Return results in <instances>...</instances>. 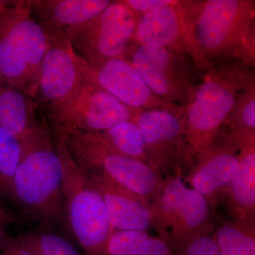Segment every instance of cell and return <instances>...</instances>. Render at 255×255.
Masks as SVG:
<instances>
[{
    "mask_svg": "<svg viewBox=\"0 0 255 255\" xmlns=\"http://www.w3.org/2000/svg\"><path fill=\"white\" fill-rule=\"evenodd\" d=\"M20 142L21 158L13 182L11 203L38 223V228H68L61 163L46 120L38 119Z\"/></svg>",
    "mask_w": 255,
    "mask_h": 255,
    "instance_id": "cell-1",
    "label": "cell"
},
{
    "mask_svg": "<svg viewBox=\"0 0 255 255\" xmlns=\"http://www.w3.org/2000/svg\"><path fill=\"white\" fill-rule=\"evenodd\" d=\"M199 79L182 116L189 170L224 127L238 93L255 85V68L237 61L212 64Z\"/></svg>",
    "mask_w": 255,
    "mask_h": 255,
    "instance_id": "cell-2",
    "label": "cell"
},
{
    "mask_svg": "<svg viewBox=\"0 0 255 255\" xmlns=\"http://www.w3.org/2000/svg\"><path fill=\"white\" fill-rule=\"evenodd\" d=\"M194 35L199 78L212 64L237 61L255 68V1H201Z\"/></svg>",
    "mask_w": 255,
    "mask_h": 255,
    "instance_id": "cell-3",
    "label": "cell"
},
{
    "mask_svg": "<svg viewBox=\"0 0 255 255\" xmlns=\"http://www.w3.org/2000/svg\"><path fill=\"white\" fill-rule=\"evenodd\" d=\"M49 35L31 13V1H0V78L36 100Z\"/></svg>",
    "mask_w": 255,
    "mask_h": 255,
    "instance_id": "cell-4",
    "label": "cell"
},
{
    "mask_svg": "<svg viewBox=\"0 0 255 255\" xmlns=\"http://www.w3.org/2000/svg\"><path fill=\"white\" fill-rule=\"evenodd\" d=\"M74 162L87 174L102 176L141 196L149 204L158 197L164 178L151 164L114 150L99 135L66 127L51 128Z\"/></svg>",
    "mask_w": 255,
    "mask_h": 255,
    "instance_id": "cell-5",
    "label": "cell"
},
{
    "mask_svg": "<svg viewBox=\"0 0 255 255\" xmlns=\"http://www.w3.org/2000/svg\"><path fill=\"white\" fill-rule=\"evenodd\" d=\"M53 134L63 172L68 230L81 247L84 255H105L111 228L103 199L88 175L74 162L63 140Z\"/></svg>",
    "mask_w": 255,
    "mask_h": 255,
    "instance_id": "cell-6",
    "label": "cell"
},
{
    "mask_svg": "<svg viewBox=\"0 0 255 255\" xmlns=\"http://www.w3.org/2000/svg\"><path fill=\"white\" fill-rule=\"evenodd\" d=\"M124 55L153 93L164 102L182 107L190 102L199 84L196 83L198 73L190 57L167 48L142 46L135 41Z\"/></svg>",
    "mask_w": 255,
    "mask_h": 255,
    "instance_id": "cell-7",
    "label": "cell"
},
{
    "mask_svg": "<svg viewBox=\"0 0 255 255\" xmlns=\"http://www.w3.org/2000/svg\"><path fill=\"white\" fill-rule=\"evenodd\" d=\"M44 109L51 128L66 127L93 133L131 119L138 111L86 80L61 102Z\"/></svg>",
    "mask_w": 255,
    "mask_h": 255,
    "instance_id": "cell-8",
    "label": "cell"
},
{
    "mask_svg": "<svg viewBox=\"0 0 255 255\" xmlns=\"http://www.w3.org/2000/svg\"><path fill=\"white\" fill-rule=\"evenodd\" d=\"M142 14L113 1L95 18L68 33L75 52L88 64L124 55L135 40Z\"/></svg>",
    "mask_w": 255,
    "mask_h": 255,
    "instance_id": "cell-9",
    "label": "cell"
},
{
    "mask_svg": "<svg viewBox=\"0 0 255 255\" xmlns=\"http://www.w3.org/2000/svg\"><path fill=\"white\" fill-rule=\"evenodd\" d=\"M201 2L175 0L169 6L142 14L134 41L142 46L167 48L187 55L196 68L199 56L194 28Z\"/></svg>",
    "mask_w": 255,
    "mask_h": 255,
    "instance_id": "cell-10",
    "label": "cell"
},
{
    "mask_svg": "<svg viewBox=\"0 0 255 255\" xmlns=\"http://www.w3.org/2000/svg\"><path fill=\"white\" fill-rule=\"evenodd\" d=\"M131 119L143 135L149 164L162 177L182 174L184 152L182 116L155 109L137 111Z\"/></svg>",
    "mask_w": 255,
    "mask_h": 255,
    "instance_id": "cell-11",
    "label": "cell"
},
{
    "mask_svg": "<svg viewBox=\"0 0 255 255\" xmlns=\"http://www.w3.org/2000/svg\"><path fill=\"white\" fill-rule=\"evenodd\" d=\"M85 80L101 87L130 108L162 109L183 116L184 107L164 102L150 90L126 55L88 64Z\"/></svg>",
    "mask_w": 255,
    "mask_h": 255,
    "instance_id": "cell-12",
    "label": "cell"
},
{
    "mask_svg": "<svg viewBox=\"0 0 255 255\" xmlns=\"http://www.w3.org/2000/svg\"><path fill=\"white\" fill-rule=\"evenodd\" d=\"M42 60L37 90V107L61 102L85 81L88 63L75 52L67 35L49 34Z\"/></svg>",
    "mask_w": 255,
    "mask_h": 255,
    "instance_id": "cell-13",
    "label": "cell"
},
{
    "mask_svg": "<svg viewBox=\"0 0 255 255\" xmlns=\"http://www.w3.org/2000/svg\"><path fill=\"white\" fill-rule=\"evenodd\" d=\"M238 164V147L233 134L223 127L214 141L195 161L183 180L204 196L212 214L225 193Z\"/></svg>",
    "mask_w": 255,
    "mask_h": 255,
    "instance_id": "cell-14",
    "label": "cell"
},
{
    "mask_svg": "<svg viewBox=\"0 0 255 255\" xmlns=\"http://www.w3.org/2000/svg\"><path fill=\"white\" fill-rule=\"evenodd\" d=\"M105 203L111 232L154 229L150 204L141 196L102 176L87 174Z\"/></svg>",
    "mask_w": 255,
    "mask_h": 255,
    "instance_id": "cell-15",
    "label": "cell"
},
{
    "mask_svg": "<svg viewBox=\"0 0 255 255\" xmlns=\"http://www.w3.org/2000/svg\"><path fill=\"white\" fill-rule=\"evenodd\" d=\"M231 132L238 147V164L223 200L233 220L255 223V130Z\"/></svg>",
    "mask_w": 255,
    "mask_h": 255,
    "instance_id": "cell-16",
    "label": "cell"
},
{
    "mask_svg": "<svg viewBox=\"0 0 255 255\" xmlns=\"http://www.w3.org/2000/svg\"><path fill=\"white\" fill-rule=\"evenodd\" d=\"M111 0H33L31 13L48 33H68L100 14Z\"/></svg>",
    "mask_w": 255,
    "mask_h": 255,
    "instance_id": "cell-17",
    "label": "cell"
},
{
    "mask_svg": "<svg viewBox=\"0 0 255 255\" xmlns=\"http://www.w3.org/2000/svg\"><path fill=\"white\" fill-rule=\"evenodd\" d=\"M212 216L204 196L194 189H188L165 238L174 255L191 242L209 233Z\"/></svg>",
    "mask_w": 255,
    "mask_h": 255,
    "instance_id": "cell-18",
    "label": "cell"
},
{
    "mask_svg": "<svg viewBox=\"0 0 255 255\" xmlns=\"http://www.w3.org/2000/svg\"><path fill=\"white\" fill-rule=\"evenodd\" d=\"M37 108L34 98L0 78V127L21 140L38 120Z\"/></svg>",
    "mask_w": 255,
    "mask_h": 255,
    "instance_id": "cell-19",
    "label": "cell"
},
{
    "mask_svg": "<svg viewBox=\"0 0 255 255\" xmlns=\"http://www.w3.org/2000/svg\"><path fill=\"white\" fill-rule=\"evenodd\" d=\"M105 255H174L164 238L150 236L147 231L111 232Z\"/></svg>",
    "mask_w": 255,
    "mask_h": 255,
    "instance_id": "cell-20",
    "label": "cell"
},
{
    "mask_svg": "<svg viewBox=\"0 0 255 255\" xmlns=\"http://www.w3.org/2000/svg\"><path fill=\"white\" fill-rule=\"evenodd\" d=\"M187 189L182 174H172L164 179L160 194L150 204L154 229L158 232L160 237L165 239L184 200Z\"/></svg>",
    "mask_w": 255,
    "mask_h": 255,
    "instance_id": "cell-21",
    "label": "cell"
},
{
    "mask_svg": "<svg viewBox=\"0 0 255 255\" xmlns=\"http://www.w3.org/2000/svg\"><path fill=\"white\" fill-rule=\"evenodd\" d=\"M213 236L222 255H255V223L225 221Z\"/></svg>",
    "mask_w": 255,
    "mask_h": 255,
    "instance_id": "cell-22",
    "label": "cell"
},
{
    "mask_svg": "<svg viewBox=\"0 0 255 255\" xmlns=\"http://www.w3.org/2000/svg\"><path fill=\"white\" fill-rule=\"evenodd\" d=\"M98 133L102 140L114 150L149 163L143 135L132 119L119 122Z\"/></svg>",
    "mask_w": 255,
    "mask_h": 255,
    "instance_id": "cell-23",
    "label": "cell"
},
{
    "mask_svg": "<svg viewBox=\"0 0 255 255\" xmlns=\"http://www.w3.org/2000/svg\"><path fill=\"white\" fill-rule=\"evenodd\" d=\"M16 238L32 255H81L70 241L55 231L38 228L20 233Z\"/></svg>",
    "mask_w": 255,
    "mask_h": 255,
    "instance_id": "cell-24",
    "label": "cell"
},
{
    "mask_svg": "<svg viewBox=\"0 0 255 255\" xmlns=\"http://www.w3.org/2000/svg\"><path fill=\"white\" fill-rule=\"evenodd\" d=\"M20 140L0 127V199L12 201L13 182L21 158Z\"/></svg>",
    "mask_w": 255,
    "mask_h": 255,
    "instance_id": "cell-25",
    "label": "cell"
},
{
    "mask_svg": "<svg viewBox=\"0 0 255 255\" xmlns=\"http://www.w3.org/2000/svg\"><path fill=\"white\" fill-rule=\"evenodd\" d=\"M224 127L231 131L255 130V85L238 93Z\"/></svg>",
    "mask_w": 255,
    "mask_h": 255,
    "instance_id": "cell-26",
    "label": "cell"
},
{
    "mask_svg": "<svg viewBox=\"0 0 255 255\" xmlns=\"http://www.w3.org/2000/svg\"><path fill=\"white\" fill-rule=\"evenodd\" d=\"M175 255H222L220 253L214 236L209 233L191 242Z\"/></svg>",
    "mask_w": 255,
    "mask_h": 255,
    "instance_id": "cell-27",
    "label": "cell"
},
{
    "mask_svg": "<svg viewBox=\"0 0 255 255\" xmlns=\"http://www.w3.org/2000/svg\"><path fill=\"white\" fill-rule=\"evenodd\" d=\"M129 9L140 14L173 4L175 0H121Z\"/></svg>",
    "mask_w": 255,
    "mask_h": 255,
    "instance_id": "cell-28",
    "label": "cell"
},
{
    "mask_svg": "<svg viewBox=\"0 0 255 255\" xmlns=\"http://www.w3.org/2000/svg\"><path fill=\"white\" fill-rule=\"evenodd\" d=\"M20 217L15 214L2 199H0V241L8 234L10 226L19 221Z\"/></svg>",
    "mask_w": 255,
    "mask_h": 255,
    "instance_id": "cell-29",
    "label": "cell"
},
{
    "mask_svg": "<svg viewBox=\"0 0 255 255\" xmlns=\"http://www.w3.org/2000/svg\"><path fill=\"white\" fill-rule=\"evenodd\" d=\"M0 255H32L18 242L16 237L9 234L0 241Z\"/></svg>",
    "mask_w": 255,
    "mask_h": 255,
    "instance_id": "cell-30",
    "label": "cell"
}]
</instances>
